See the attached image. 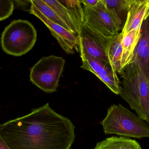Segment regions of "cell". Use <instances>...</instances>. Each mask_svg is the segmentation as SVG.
<instances>
[{
  "label": "cell",
  "mask_w": 149,
  "mask_h": 149,
  "mask_svg": "<svg viewBox=\"0 0 149 149\" xmlns=\"http://www.w3.org/2000/svg\"><path fill=\"white\" fill-rule=\"evenodd\" d=\"M100 124L107 135L114 134L138 139L149 137L148 124L120 104L109 108Z\"/></svg>",
  "instance_id": "3957f363"
},
{
  "label": "cell",
  "mask_w": 149,
  "mask_h": 149,
  "mask_svg": "<svg viewBox=\"0 0 149 149\" xmlns=\"http://www.w3.org/2000/svg\"><path fill=\"white\" fill-rule=\"evenodd\" d=\"M0 149H11L6 144L0 135Z\"/></svg>",
  "instance_id": "7402d4cb"
},
{
  "label": "cell",
  "mask_w": 149,
  "mask_h": 149,
  "mask_svg": "<svg viewBox=\"0 0 149 149\" xmlns=\"http://www.w3.org/2000/svg\"><path fill=\"white\" fill-rule=\"evenodd\" d=\"M123 35L119 32L112 37L109 45L107 50L108 57L110 64L116 73L121 74L122 73L121 61L122 55Z\"/></svg>",
  "instance_id": "5bb4252c"
},
{
  "label": "cell",
  "mask_w": 149,
  "mask_h": 149,
  "mask_svg": "<svg viewBox=\"0 0 149 149\" xmlns=\"http://www.w3.org/2000/svg\"><path fill=\"white\" fill-rule=\"evenodd\" d=\"M141 34V29L133 30L123 34V51L121 61L122 72L126 67L134 63V52L140 40Z\"/></svg>",
  "instance_id": "8fae6325"
},
{
  "label": "cell",
  "mask_w": 149,
  "mask_h": 149,
  "mask_svg": "<svg viewBox=\"0 0 149 149\" xmlns=\"http://www.w3.org/2000/svg\"><path fill=\"white\" fill-rule=\"evenodd\" d=\"M29 2L31 3V6L38 10L49 20L55 23L61 25L69 31L72 32L67 24L43 0H31L29 1Z\"/></svg>",
  "instance_id": "ac0fdd59"
},
{
  "label": "cell",
  "mask_w": 149,
  "mask_h": 149,
  "mask_svg": "<svg viewBox=\"0 0 149 149\" xmlns=\"http://www.w3.org/2000/svg\"><path fill=\"white\" fill-rule=\"evenodd\" d=\"M133 64L149 79V14L142 24L141 37L135 51Z\"/></svg>",
  "instance_id": "9c48e42d"
},
{
  "label": "cell",
  "mask_w": 149,
  "mask_h": 149,
  "mask_svg": "<svg viewBox=\"0 0 149 149\" xmlns=\"http://www.w3.org/2000/svg\"><path fill=\"white\" fill-rule=\"evenodd\" d=\"M58 1L64 5L68 10L78 29L79 34L80 28L84 23V9L81 1L80 0H61Z\"/></svg>",
  "instance_id": "e0dca14e"
},
{
  "label": "cell",
  "mask_w": 149,
  "mask_h": 149,
  "mask_svg": "<svg viewBox=\"0 0 149 149\" xmlns=\"http://www.w3.org/2000/svg\"><path fill=\"white\" fill-rule=\"evenodd\" d=\"M75 127L49 103L0 125V135L11 149H71Z\"/></svg>",
  "instance_id": "6da1fadb"
},
{
  "label": "cell",
  "mask_w": 149,
  "mask_h": 149,
  "mask_svg": "<svg viewBox=\"0 0 149 149\" xmlns=\"http://www.w3.org/2000/svg\"><path fill=\"white\" fill-rule=\"evenodd\" d=\"M79 52L82 63L81 67L82 69L93 74L98 73L106 76L117 75L109 62L93 57L81 49H79Z\"/></svg>",
  "instance_id": "7c38bea8"
},
{
  "label": "cell",
  "mask_w": 149,
  "mask_h": 149,
  "mask_svg": "<svg viewBox=\"0 0 149 149\" xmlns=\"http://www.w3.org/2000/svg\"><path fill=\"white\" fill-rule=\"evenodd\" d=\"M94 74L102 81L113 93L119 95L120 94L122 88L120 85V80L117 75L106 76L98 73Z\"/></svg>",
  "instance_id": "d6986e66"
},
{
  "label": "cell",
  "mask_w": 149,
  "mask_h": 149,
  "mask_svg": "<svg viewBox=\"0 0 149 149\" xmlns=\"http://www.w3.org/2000/svg\"><path fill=\"white\" fill-rule=\"evenodd\" d=\"M94 149H141L136 141L125 136H112L98 143Z\"/></svg>",
  "instance_id": "9a60e30c"
},
{
  "label": "cell",
  "mask_w": 149,
  "mask_h": 149,
  "mask_svg": "<svg viewBox=\"0 0 149 149\" xmlns=\"http://www.w3.org/2000/svg\"><path fill=\"white\" fill-rule=\"evenodd\" d=\"M83 7L84 24L108 37H113L119 33L120 29L107 9L103 0H99L95 6Z\"/></svg>",
  "instance_id": "8992f818"
},
{
  "label": "cell",
  "mask_w": 149,
  "mask_h": 149,
  "mask_svg": "<svg viewBox=\"0 0 149 149\" xmlns=\"http://www.w3.org/2000/svg\"><path fill=\"white\" fill-rule=\"evenodd\" d=\"M14 8V1L11 0L0 1V21L10 16Z\"/></svg>",
  "instance_id": "ffe728a7"
},
{
  "label": "cell",
  "mask_w": 149,
  "mask_h": 149,
  "mask_svg": "<svg viewBox=\"0 0 149 149\" xmlns=\"http://www.w3.org/2000/svg\"><path fill=\"white\" fill-rule=\"evenodd\" d=\"M81 1L83 6H86V7H93L97 4L99 0H92V1L82 0Z\"/></svg>",
  "instance_id": "44dd1931"
},
{
  "label": "cell",
  "mask_w": 149,
  "mask_h": 149,
  "mask_svg": "<svg viewBox=\"0 0 149 149\" xmlns=\"http://www.w3.org/2000/svg\"><path fill=\"white\" fill-rule=\"evenodd\" d=\"M29 13L38 17L44 23L62 49L67 54H74V50L77 52H79V39L77 35L69 31L61 25L52 22L31 6L30 8Z\"/></svg>",
  "instance_id": "ba28073f"
},
{
  "label": "cell",
  "mask_w": 149,
  "mask_h": 149,
  "mask_svg": "<svg viewBox=\"0 0 149 149\" xmlns=\"http://www.w3.org/2000/svg\"><path fill=\"white\" fill-rule=\"evenodd\" d=\"M111 16L120 31H122L126 21L131 0H103Z\"/></svg>",
  "instance_id": "4fadbf2b"
},
{
  "label": "cell",
  "mask_w": 149,
  "mask_h": 149,
  "mask_svg": "<svg viewBox=\"0 0 149 149\" xmlns=\"http://www.w3.org/2000/svg\"><path fill=\"white\" fill-rule=\"evenodd\" d=\"M123 87L120 96L141 119L149 122V79L134 64L120 74Z\"/></svg>",
  "instance_id": "7a4b0ae2"
},
{
  "label": "cell",
  "mask_w": 149,
  "mask_h": 149,
  "mask_svg": "<svg viewBox=\"0 0 149 149\" xmlns=\"http://www.w3.org/2000/svg\"><path fill=\"white\" fill-rule=\"evenodd\" d=\"M67 24L74 34H79L78 29L66 7L58 1L43 0Z\"/></svg>",
  "instance_id": "2e32d148"
},
{
  "label": "cell",
  "mask_w": 149,
  "mask_h": 149,
  "mask_svg": "<svg viewBox=\"0 0 149 149\" xmlns=\"http://www.w3.org/2000/svg\"><path fill=\"white\" fill-rule=\"evenodd\" d=\"M65 62L61 57H43L31 69L30 81L45 92H56Z\"/></svg>",
  "instance_id": "5b68a950"
},
{
  "label": "cell",
  "mask_w": 149,
  "mask_h": 149,
  "mask_svg": "<svg viewBox=\"0 0 149 149\" xmlns=\"http://www.w3.org/2000/svg\"><path fill=\"white\" fill-rule=\"evenodd\" d=\"M77 36L79 49L83 50L93 57L109 63L107 50L112 37L103 36L84 23L80 28Z\"/></svg>",
  "instance_id": "52a82bcc"
},
{
  "label": "cell",
  "mask_w": 149,
  "mask_h": 149,
  "mask_svg": "<svg viewBox=\"0 0 149 149\" xmlns=\"http://www.w3.org/2000/svg\"><path fill=\"white\" fill-rule=\"evenodd\" d=\"M37 36L36 30L30 22L22 19L14 20L2 33V50L9 55L20 57L33 48Z\"/></svg>",
  "instance_id": "277c9868"
},
{
  "label": "cell",
  "mask_w": 149,
  "mask_h": 149,
  "mask_svg": "<svg viewBox=\"0 0 149 149\" xmlns=\"http://www.w3.org/2000/svg\"><path fill=\"white\" fill-rule=\"evenodd\" d=\"M149 14V0H131L127 18L121 31L123 34L141 29L143 20Z\"/></svg>",
  "instance_id": "30bf717a"
}]
</instances>
